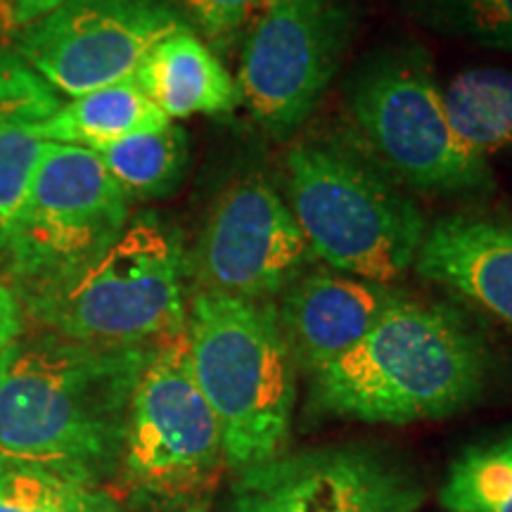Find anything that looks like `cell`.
I'll use <instances>...</instances> for the list:
<instances>
[{"instance_id":"obj_1","label":"cell","mask_w":512,"mask_h":512,"mask_svg":"<svg viewBox=\"0 0 512 512\" xmlns=\"http://www.w3.org/2000/svg\"><path fill=\"white\" fill-rule=\"evenodd\" d=\"M152 347L46 330L12 342L0 354V465L110 489Z\"/></svg>"},{"instance_id":"obj_3","label":"cell","mask_w":512,"mask_h":512,"mask_svg":"<svg viewBox=\"0 0 512 512\" xmlns=\"http://www.w3.org/2000/svg\"><path fill=\"white\" fill-rule=\"evenodd\" d=\"M197 387L221 427L226 467L238 472L285 451L297 366L273 302L197 290L185 313Z\"/></svg>"},{"instance_id":"obj_4","label":"cell","mask_w":512,"mask_h":512,"mask_svg":"<svg viewBox=\"0 0 512 512\" xmlns=\"http://www.w3.org/2000/svg\"><path fill=\"white\" fill-rule=\"evenodd\" d=\"M185 278L178 228L140 211L88 264L15 294L46 332L93 344H155L185 328Z\"/></svg>"},{"instance_id":"obj_22","label":"cell","mask_w":512,"mask_h":512,"mask_svg":"<svg viewBox=\"0 0 512 512\" xmlns=\"http://www.w3.org/2000/svg\"><path fill=\"white\" fill-rule=\"evenodd\" d=\"M430 27L512 53V0H411Z\"/></svg>"},{"instance_id":"obj_2","label":"cell","mask_w":512,"mask_h":512,"mask_svg":"<svg viewBox=\"0 0 512 512\" xmlns=\"http://www.w3.org/2000/svg\"><path fill=\"white\" fill-rule=\"evenodd\" d=\"M489 356L456 309L399 299L354 349L311 377V408L332 418L408 425L482 394Z\"/></svg>"},{"instance_id":"obj_20","label":"cell","mask_w":512,"mask_h":512,"mask_svg":"<svg viewBox=\"0 0 512 512\" xmlns=\"http://www.w3.org/2000/svg\"><path fill=\"white\" fill-rule=\"evenodd\" d=\"M446 512H512V432L467 446L439 489Z\"/></svg>"},{"instance_id":"obj_17","label":"cell","mask_w":512,"mask_h":512,"mask_svg":"<svg viewBox=\"0 0 512 512\" xmlns=\"http://www.w3.org/2000/svg\"><path fill=\"white\" fill-rule=\"evenodd\" d=\"M169 121L131 76L64 102L41 126V136L48 143L79 145L100 152L128 136L162 128Z\"/></svg>"},{"instance_id":"obj_9","label":"cell","mask_w":512,"mask_h":512,"mask_svg":"<svg viewBox=\"0 0 512 512\" xmlns=\"http://www.w3.org/2000/svg\"><path fill=\"white\" fill-rule=\"evenodd\" d=\"M351 31L347 0H268L242 46V105L273 136L292 133L335 79Z\"/></svg>"},{"instance_id":"obj_24","label":"cell","mask_w":512,"mask_h":512,"mask_svg":"<svg viewBox=\"0 0 512 512\" xmlns=\"http://www.w3.org/2000/svg\"><path fill=\"white\" fill-rule=\"evenodd\" d=\"M22 320L24 311L15 290L0 283V354L22 335Z\"/></svg>"},{"instance_id":"obj_8","label":"cell","mask_w":512,"mask_h":512,"mask_svg":"<svg viewBox=\"0 0 512 512\" xmlns=\"http://www.w3.org/2000/svg\"><path fill=\"white\" fill-rule=\"evenodd\" d=\"M349 110L377 159L408 188L465 195L494 185L489 164L453 136L441 88L415 50L370 60L351 81Z\"/></svg>"},{"instance_id":"obj_14","label":"cell","mask_w":512,"mask_h":512,"mask_svg":"<svg viewBox=\"0 0 512 512\" xmlns=\"http://www.w3.org/2000/svg\"><path fill=\"white\" fill-rule=\"evenodd\" d=\"M415 271L482 306L512 328V219L451 214L420 242Z\"/></svg>"},{"instance_id":"obj_12","label":"cell","mask_w":512,"mask_h":512,"mask_svg":"<svg viewBox=\"0 0 512 512\" xmlns=\"http://www.w3.org/2000/svg\"><path fill=\"white\" fill-rule=\"evenodd\" d=\"M311 249L290 204L261 178L221 192L188 259L197 290L271 302L304 271Z\"/></svg>"},{"instance_id":"obj_23","label":"cell","mask_w":512,"mask_h":512,"mask_svg":"<svg viewBox=\"0 0 512 512\" xmlns=\"http://www.w3.org/2000/svg\"><path fill=\"white\" fill-rule=\"evenodd\" d=\"M171 3L188 12L211 46L228 48L249 31L268 0H171Z\"/></svg>"},{"instance_id":"obj_16","label":"cell","mask_w":512,"mask_h":512,"mask_svg":"<svg viewBox=\"0 0 512 512\" xmlns=\"http://www.w3.org/2000/svg\"><path fill=\"white\" fill-rule=\"evenodd\" d=\"M133 79L169 119L223 114L242 105L238 83L219 55L190 29L159 41Z\"/></svg>"},{"instance_id":"obj_10","label":"cell","mask_w":512,"mask_h":512,"mask_svg":"<svg viewBox=\"0 0 512 512\" xmlns=\"http://www.w3.org/2000/svg\"><path fill=\"white\" fill-rule=\"evenodd\" d=\"M190 29L171 0H64L24 27L15 53L69 98L131 79L145 55Z\"/></svg>"},{"instance_id":"obj_21","label":"cell","mask_w":512,"mask_h":512,"mask_svg":"<svg viewBox=\"0 0 512 512\" xmlns=\"http://www.w3.org/2000/svg\"><path fill=\"white\" fill-rule=\"evenodd\" d=\"M0 498L8 512H121L105 486H88L29 467L0 465Z\"/></svg>"},{"instance_id":"obj_6","label":"cell","mask_w":512,"mask_h":512,"mask_svg":"<svg viewBox=\"0 0 512 512\" xmlns=\"http://www.w3.org/2000/svg\"><path fill=\"white\" fill-rule=\"evenodd\" d=\"M223 470L221 427L197 387L183 328L155 342L138 377L110 491L131 512H181L211 498Z\"/></svg>"},{"instance_id":"obj_13","label":"cell","mask_w":512,"mask_h":512,"mask_svg":"<svg viewBox=\"0 0 512 512\" xmlns=\"http://www.w3.org/2000/svg\"><path fill=\"white\" fill-rule=\"evenodd\" d=\"M399 299L387 283L320 271L299 275L273 304L297 373L313 375L354 349Z\"/></svg>"},{"instance_id":"obj_11","label":"cell","mask_w":512,"mask_h":512,"mask_svg":"<svg viewBox=\"0 0 512 512\" xmlns=\"http://www.w3.org/2000/svg\"><path fill=\"white\" fill-rule=\"evenodd\" d=\"M425 486L366 446L280 453L235 472L226 512H418Z\"/></svg>"},{"instance_id":"obj_15","label":"cell","mask_w":512,"mask_h":512,"mask_svg":"<svg viewBox=\"0 0 512 512\" xmlns=\"http://www.w3.org/2000/svg\"><path fill=\"white\" fill-rule=\"evenodd\" d=\"M60 107V93L15 50L0 48V247L46 150L41 126Z\"/></svg>"},{"instance_id":"obj_19","label":"cell","mask_w":512,"mask_h":512,"mask_svg":"<svg viewBox=\"0 0 512 512\" xmlns=\"http://www.w3.org/2000/svg\"><path fill=\"white\" fill-rule=\"evenodd\" d=\"M98 155L128 202L159 200L181 188L190 166V138L185 128L169 121L119 140Z\"/></svg>"},{"instance_id":"obj_7","label":"cell","mask_w":512,"mask_h":512,"mask_svg":"<svg viewBox=\"0 0 512 512\" xmlns=\"http://www.w3.org/2000/svg\"><path fill=\"white\" fill-rule=\"evenodd\" d=\"M128 204L98 152L46 143L0 247V266L15 292L55 283L88 264L124 230L131 219Z\"/></svg>"},{"instance_id":"obj_26","label":"cell","mask_w":512,"mask_h":512,"mask_svg":"<svg viewBox=\"0 0 512 512\" xmlns=\"http://www.w3.org/2000/svg\"><path fill=\"white\" fill-rule=\"evenodd\" d=\"M209 505H211V498H207V501H200V503L190 505V508H185L181 512H209Z\"/></svg>"},{"instance_id":"obj_18","label":"cell","mask_w":512,"mask_h":512,"mask_svg":"<svg viewBox=\"0 0 512 512\" xmlns=\"http://www.w3.org/2000/svg\"><path fill=\"white\" fill-rule=\"evenodd\" d=\"M453 136L470 155L489 162L512 147V72L470 69L441 88Z\"/></svg>"},{"instance_id":"obj_25","label":"cell","mask_w":512,"mask_h":512,"mask_svg":"<svg viewBox=\"0 0 512 512\" xmlns=\"http://www.w3.org/2000/svg\"><path fill=\"white\" fill-rule=\"evenodd\" d=\"M64 0H10V19L19 29L29 27L36 19L46 17L48 12L60 8Z\"/></svg>"},{"instance_id":"obj_5","label":"cell","mask_w":512,"mask_h":512,"mask_svg":"<svg viewBox=\"0 0 512 512\" xmlns=\"http://www.w3.org/2000/svg\"><path fill=\"white\" fill-rule=\"evenodd\" d=\"M287 200L311 254L339 273L392 283L415 264L425 216L366 157L299 143L285 157Z\"/></svg>"}]
</instances>
